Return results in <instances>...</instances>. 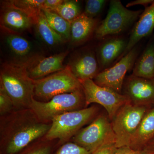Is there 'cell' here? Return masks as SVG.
<instances>
[{
    "label": "cell",
    "instance_id": "10",
    "mask_svg": "<svg viewBox=\"0 0 154 154\" xmlns=\"http://www.w3.org/2000/svg\"><path fill=\"white\" fill-rule=\"evenodd\" d=\"M138 53V48L135 46L113 66L99 72L94 79V82L122 94L125 75L133 68Z\"/></svg>",
    "mask_w": 154,
    "mask_h": 154
},
{
    "label": "cell",
    "instance_id": "3",
    "mask_svg": "<svg viewBox=\"0 0 154 154\" xmlns=\"http://www.w3.org/2000/svg\"><path fill=\"white\" fill-rule=\"evenodd\" d=\"M86 107L83 89L72 92L58 95L48 102H41L33 99L30 109L40 121L52 120L63 113L83 109Z\"/></svg>",
    "mask_w": 154,
    "mask_h": 154
},
{
    "label": "cell",
    "instance_id": "31",
    "mask_svg": "<svg viewBox=\"0 0 154 154\" xmlns=\"http://www.w3.org/2000/svg\"><path fill=\"white\" fill-rule=\"evenodd\" d=\"M154 0H135L128 3L126 5V8H129L136 5L143 6L145 8L148 7L149 5H151L154 2Z\"/></svg>",
    "mask_w": 154,
    "mask_h": 154
},
{
    "label": "cell",
    "instance_id": "26",
    "mask_svg": "<svg viewBox=\"0 0 154 154\" xmlns=\"http://www.w3.org/2000/svg\"><path fill=\"white\" fill-rule=\"evenodd\" d=\"M15 108L12 99L4 88L0 86V114L5 115Z\"/></svg>",
    "mask_w": 154,
    "mask_h": 154
},
{
    "label": "cell",
    "instance_id": "25",
    "mask_svg": "<svg viewBox=\"0 0 154 154\" xmlns=\"http://www.w3.org/2000/svg\"><path fill=\"white\" fill-rule=\"evenodd\" d=\"M105 0H88L86 1L85 11L87 17L95 19L102 12L107 3Z\"/></svg>",
    "mask_w": 154,
    "mask_h": 154
},
{
    "label": "cell",
    "instance_id": "24",
    "mask_svg": "<svg viewBox=\"0 0 154 154\" xmlns=\"http://www.w3.org/2000/svg\"><path fill=\"white\" fill-rule=\"evenodd\" d=\"M45 0H14L10 1L15 8L24 12L35 22L43 8Z\"/></svg>",
    "mask_w": 154,
    "mask_h": 154
},
{
    "label": "cell",
    "instance_id": "32",
    "mask_svg": "<svg viewBox=\"0 0 154 154\" xmlns=\"http://www.w3.org/2000/svg\"><path fill=\"white\" fill-rule=\"evenodd\" d=\"M144 149L146 150L152 154H154V138L147 145Z\"/></svg>",
    "mask_w": 154,
    "mask_h": 154
},
{
    "label": "cell",
    "instance_id": "21",
    "mask_svg": "<svg viewBox=\"0 0 154 154\" xmlns=\"http://www.w3.org/2000/svg\"><path fill=\"white\" fill-rule=\"evenodd\" d=\"M42 11L48 24L55 32L62 36L64 39L70 38L71 23L51 10L42 9Z\"/></svg>",
    "mask_w": 154,
    "mask_h": 154
},
{
    "label": "cell",
    "instance_id": "18",
    "mask_svg": "<svg viewBox=\"0 0 154 154\" xmlns=\"http://www.w3.org/2000/svg\"><path fill=\"white\" fill-rule=\"evenodd\" d=\"M132 75L148 79H154V33L140 57L136 61Z\"/></svg>",
    "mask_w": 154,
    "mask_h": 154
},
{
    "label": "cell",
    "instance_id": "28",
    "mask_svg": "<svg viewBox=\"0 0 154 154\" xmlns=\"http://www.w3.org/2000/svg\"><path fill=\"white\" fill-rule=\"evenodd\" d=\"M112 154H152L145 149L136 150L129 146H122L116 148Z\"/></svg>",
    "mask_w": 154,
    "mask_h": 154
},
{
    "label": "cell",
    "instance_id": "30",
    "mask_svg": "<svg viewBox=\"0 0 154 154\" xmlns=\"http://www.w3.org/2000/svg\"><path fill=\"white\" fill-rule=\"evenodd\" d=\"M63 2L64 0H45L42 9H46L52 11Z\"/></svg>",
    "mask_w": 154,
    "mask_h": 154
},
{
    "label": "cell",
    "instance_id": "16",
    "mask_svg": "<svg viewBox=\"0 0 154 154\" xmlns=\"http://www.w3.org/2000/svg\"><path fill=\"white\" fill-rule=\"evenodd\" d=\"M1 14V24L5 28L13 31H25L36 23L31 17L15 8L10 1L4 3Z\"/></svg>",
    "mask_w": 154,
    "mask_h": 154
},
{
    "label": "cell",
    "instance_id": "20",
    "mask_svg": "<svg viewBox=\"0 0 154 154\" xmlns=\"http://www.w3.org/2000/svg\"><path fill=\"white\" fill-rule=\"evenodd\" d=\"M35 25L39 37L47 45L55 46L63 42L64 38L50 26L42 11L37 17Z\"/></svg>",
    "mask_w": 154,
    "mask_h": 154
},
{
    "label": "cell",
    "instance_id": "23",
    "mask_svg": "<svg viewBox=\"0 0 154 154\" xmlns=\"http://www.w3.org/2000/svg\"><path fill=\"white\" fill-rule=\"evenodd\" d=\"M52 11L70 23L83 13L80 3L76 1H64L63 2Z\"/></svg>",
    "mask_w": 154,
    "mask_h": 154
},
{
    "label": "cell",
    "instance_id": "6",
    "mask_svg": "<svg viewBox=\"0 0 154 154\" xmlns=\"http://www.w3.org/2000/svg\"><path fill=\"white\" fill-rule=\"evenodd\" d=\"M82 89L81 82L68 65L62 70L35 80L34 95L50 100L58 95L72 93Z\"/></svg>",
    "mask_w": 154,
    "mask_h": 154
},
{
    "label": "cell",
    "instance_id": "7",
    "mask_svg": "<svg viewBox=\"0 0 154 154\" xmlns=\"http://www.w3.org/2000/svg\"><path fill=\"white\" fill-rule=\"evenodd\" d=\"M143 11H131L125 7L119 0L110 1L108 13L97 27L95 36L101 39L110 35L124 32L139 18Z\"/></svg>",
    "mask_w": 154,
    "mask_h": 154
},
{
    "label": "cell",
    "instance_id": "1",
    "mask_svg": "<svg viewBox=\"0 0 154 154\" xmlns=\"http://www.w3.org/2000/svg\"><path fill=\"white\" fill-rule=\"evenodd\" d=\"M0 79L1 85L11 97L15 108H30L34 95L35 80L28 74L26 60L3 63Z\"/></svg>",
    "mask_w": 154,
    "mask_h": 154
},
{
    "label": "cell",
    "instance_id": "17",
    "mask_svg": "<svg viewBox=\"0 0 154 154\" xmlns=\"http://www.w3.org/2000/svg\"><path fill=\"white\" fill-rule=\"evenodd\" d=\"M153 138L154 106L147 110L131 139L129 147L136 150H143Z\"/></svg>",
    "mask_w": 154,
    "mask_h": 154
},
{
    "label": "cell",
    "instance_id": "2",
    "mask_svg": "<svg viewBox=\"0 0 154 154\" xmlns=\"http://www.w3.org/2000/svg\"><path fill=\"white\" fill-rule=\"evenodd\" d=\"M17 122L5 138L1 154L21 153L30 143L45 135L51 125L40 121L36 116L33 119Z\"/></svg>",
    "mask_w": 154,
    "mask_h": 154
},
{
    "label": "cell",
    "instance_id": "27",
    "mask_svg": "<svg viewBox=\"0 0 154 154\" xmlns=\"http://www.w3.org/2000/svg\"><path fill=\"white\" fill-rule=\"evenodd\" d=\"M51 146L49 145H40L25 150L20 154H51Z\"/></svg>",
    "mask_w": 154,
    "mask_h": 154
},
{
    "label": "cell",
    "instance_id": "4",
    "mask_svg": "<svg viewBox=\"0 0 154 154\" xmlns=\"http://www.w3.org/2000/svg\"><path fill=\"white\" fill-rule=\"evenodd\" d=\"M149 107L137 106L130 102L118 110L111 121L116 147L129 146L131 141Z\"/></svg>",
    "mask_w": 154,
    "mask_h": 154
},
{
    "label": "cell",
    "instance_id": "8",
    "mask_svg": "<svg viewBox=\"0 0 154 154\" xmlns=\"http://www.w3.org/2000/svg\"><path fill=\"white\" fill-rule=\"evenodd\" d=\"M115 136L108 116L101 114L88 126L77 133L75 143L94 152L105 144L115 143Z\"/></svg>",
    "mask_w": 154,
    "mask_h": 154
},
{
    "label": "cell",
    "instance_id": "15",
    "mask_svg": "<svg viewBox=\"0 0 154 154\" xmlns=\"http://www.w3.org/2000/svg\"><path fill=\"white\" fill-rule=\"evenodd\" d=\"M154 29V2L145 8L131 31L126 49L119 59L127 54L143 38L150 36ZM117 61V62H118Z\"/></svg>",
    "mask_w": 154,
    "mask_h": 154
},
{
    "label": "cell",
    "instance_id": "13",
    "mask_svg": "<svg viewBox=\"0 0 154 154\" xmlns=\"http://www.w3.org/2000/svg\"><path fill=\"white\" fill-rule=\"evenodd\" d=\"M128 41L123 37L113 36L105 39L99 44L96 57L100 71L109 68L115 61H118L126 49Z\"/></svg>",
    "mask_w": 154,
    "mask_h": 154
},
{
    "label": "cell",
    "instance_id": "29",
    "mask_svg": "<svg viewBox=\"0 0 154 154\" xmlns=\"http://www.w3.org/2000/svg\"><path fill=\"white\" fill-rule=\"evenodd\" d=\"M116 148L115 143L105 144L91 154H112Z\"/></svg>",
    "mask_w": 154,
    "mask_h": 154
},
{
    "label": "cell",
    "instance_id": "19",
    "mask_svg": "<svg viewBox=\"0 0 154 154\" xmlns=\"http://www.w3.org/2000/svg\"><path fill=\"white\" fill-rule=\"evenodd\" d=\"M98 21L87 17L82 13L71 23V37L73 43H81L85 41L96 32Z\"/></svg>",
    "mask_w": 154,
    "mask_h": 154
},
{
    "label": "cell",
    "instance_id": "5",
    "mask_svg": "<svg viewBox=\"0 0 154 154\" xmlns=\"http://www.w3.org/2000/svg\"><path fill=\"white\" fill-rule=\"evenodd\" d=\"M98 111V108L93 106L56 116L51 120L50 128L45 135L46 139L51 140L59 139L64 140L71 137L92 120Z\"/></svg>",
    "mask_w": 154,
    "mask_h": 154
},
{
    "label": "cell",
    "instance_id": "22",
    "mask_svg": "<svg viewBox=\"0 0 154 154\" xmlns=\"http://www.w3.org/2000/svg\"><path fill=\"white\" fill-rule=\"evenodd\" d=\"M6 41L11 52L19 57L27 56L31 51L30 42L22 36L17 34H10L6 37Z\"/></svg>",
    "mask_w": 154,
    "mask_h": 154
},
{
    "label": "cell",
    "instance_id": "9",
    "mask_svg": "<svg viewBox=\"0 0 154 154\" xmlns=\"http://www.w3.org/2000/svg\"><path fill=\"white\" fill-rule=\"evenodd\" d=\"M85 94L86 107L92 103L102 105L107 111L111 121L117 111L122 106L129 102L126 96L109 88L98 85L94 80L81 81Z\"/></svg>",
    "mask_w": 154,
    "mask_h": 154
},
{
    "label": "cell",
    "instance_id": "14",
    "mask_svg": "<svg viewBox=\"0 0 154 154\" xmlns=\"http://www.w3.org/2000/svg\"><path fill=\"white\" fill-rule=\"evenodd\" d=\"M68 66L80 82L93 80L101 72L96 54L92 50L81 53Z\"/></svg>",
    "mask_w": 154,
    "mask_h": 154
},
{
    "label": "cell",
    "instance_id": "11",
    "mask_svg": "<svg viewBox=\"0 0 154 154\" xmlns=\"http://www.w3.org/2000/svg\"><path fill=\"white\" fill-rule=\"evenodd\" d=\"M122 94L132 105L153 107L154 79H145L131 74L125 79Z\"/></svg>",
    "mask_w": 154,
    "mask_h": 154
},
{
    "label": "cell",
    "instance_id": "12",
    "mask_svg": "<svg viewBox=\"0 0 154 154\" xmlns=\"http://www.w3.org/2000/svg\"><path fill=\"white\" fill-rule=\"evenodd\" d=\"M68 51L60 53L48 57H32L26 60L27 72L34 80L39 79L65 68L63 65Z\"/></svg>",
    "mask_w": 154,
    "mask_h": 154
}]
</instances>
